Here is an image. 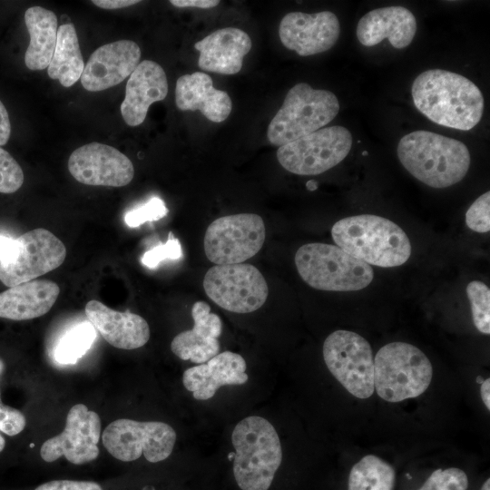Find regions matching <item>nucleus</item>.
<instances>
[{"instance_id": "19", "label": "nucleus", "mask_w": 490, "mask_h": 490, "mask_svg": "<svg viewBox=\"0 0 490 490\" xmlns=\"http://www.w3.org/2000/svg\"><path fill=\"white\" fill-rule=\"evenodd\" d=\"M167 93L168 82L163 68L151 60L140 62L129 76L120 107L126 124L132 127L142 124L150 105L164 100Z\"/></svg>"}, {"instance_id": "31", "label": "nucleus", "mask_w": 490, "mask_h": 490, "mask_svg": "<svg viewBox=\"0 0 490 490\" xmlns=\"http://www.w3.org/2000/svg\"><path fill=\"white\" fill-rule=\"evenodd\" d=\"M466 474L456 467L436 469L418 490H466Z\"/></svg>"}, {"instance_id": "39", "label": "nucleus", "mask_w": 490, "mask_h": 490, "mask_svg": "<svg viewBox=\"0 0 490 490\" xmlns=\"http://www.w3.org/2000/svg\"><path fill=\"white\" fill-rule=\"evenodd\" d=\"M16 240L0 235V263L9 260L15 253Z\"/></svg>"}, {"instance_id": "32", "label": "nucleus", "mask_w": 490, "mask_h": 490, "mask_svg": "<svg viewBox=\"0 0 490 490\" xmlns=\"http://www.w3.org/2000/svg\"><path fill=\"white\" fill-rule=\"evenodd\" d=\"M24 172L15 158L0 147V192L14 193L24 183Z\"/></svg>"}, {"instance_id": "40", "label": "nucleus", "mask_w": 490, "mask_h": 490, "mask_svg": "<svg viewBox=\"0 0 490 490\" xmlns=\"http://www.w3.org/2000/svg\"><path fill=\"white\" fill-rule=\"evenodd\" d=\"M170 3L176 7H197L209 9L220 4L218 0H171Z\"/></svg>"}, {"instance_id": "43", "label": "nucleus", "mask_w": 490, "mask_h": 490, "mask_svg": "<svg viewBox=\"0 0 490 490\" xmlns=\"http://www.w3.org/2000/svg\"><path fill=\"white\" fill-rule=\"evenodd\" d=\"M306 187L309 191H315L318 188V182L310 180L306 183Z\"/></svg>"}, {"instance_id": "23", "label": "nucleus", "mask_w": 490, "mask_h": 490, "mask_svg": "<svg viewBox=\"0 0 490 490\" xmlns=\"http://www.w3.org/2000/svg\"><path fill=\"white\" fill-rule=\"evenodd\" d=\"M251 46L249 34L236 27L216 30L194 44L200 52L201 69L228 75L240 71L243 58Z\"/></svg>"}, {"instance_id": "44", "label": "nucleus", "mask_w": 490, "mask_h": 490, "mask_svg": "<svg viewBox=\"0 0 490 490\" xmlns=\"http://www.w3.org/2000/svg\"><path fill=\"white\" fill-rule=\"evenodd\" d=\"M480 490H490V479H487L482 485Z\"/></svg>"}, {"instance_id": "2", "label": "nucleus", "mask_w": 490, "mask_h": 490, "mask_svg": "<svg viewBox=\"0 0 490 490\" xmlns=\"http://www.w3.org/2000/svg\"><path fill=\"white\" fill-rule=\"evenodd\" d=\"M397 156L405 169L432 188H446L465 178L471 157L462 142L428 131L403 136Z\"/></svg>"}, {"instance_id": "28", "label": "nucleus", "mask_w": 490, "mask_h": 490, "mask_svg": "<svg viewBox=\"0 0 490 490\" xmlns=\"http://www.w3.org/2000/svg\"><path fill=\"white\" fill-rule=\"evenodd\" d=\"M395 470L374 455H368L350 470L348 490H393Z\"/></svg>"}, {"instance_id": "4", "label": "nucleus", "mask_w": 490, "mask_h": 490, "mask_svg": "<svg viewBox=\"0 0 490 490\" xmlns=\"http://www.w3.org/2000/svg\"><path fill=\"white\" fill-rule=\"evenodd\" d=\"M233 475L240 490H269L282 462V447L274 426L260 416H249L231 432Z\"/></svg>"}, {"instance_id": "33", "label": "nucleus", "mask_w": 490, "mask_h": 490, "mask_svg": "<svg viewBox=\"0 0 490 490\" xmlns=\"http://www.w3.org/2000/svg\"><path fill=\"white\" fill-rule=\"evenodd\" d=\"M168 213V209L164 201L153 197L146 203L139 206L125 215V223L131 228H136L146 221H154L162 219Z\"/></svg>"}, {"instance_id": "24", "label": "nucleus", "mask_w": 490, "mask_h": 490, "mask_svg": "<svg viewBox=\"0 0 490 490\" xmlns=\"http://www.w3.org/2000/svg\"><path fill=\"white\" fill-rule=\"evenodd\" d=\"M175 103L180 110H198L213 122L226 120L232 109L230 95L214 88L211 76L201 72L184 74L178 78Z\"/></svg>"}, {"instance_id": "16", "label": "nucleus", "mask_w": 490, "mask_h": 490, "mask_svg": "<svg viewBox=\"0 0 490 490\" xmlns=\"http://www.w3.org/2000/svg\"><path fill=\"white\" fill-rule=\"evenodd\" d=\"M340 34L337 15L330 11L315 14L290 12L280 21L279 35L283 45L300 56L329 50Z\"/></svg>"}, {"instance_id": "26", "label": "nucleus", "mask_w": 490, "mask_h": 490, "mask_svg": "<svg viewBox=\"0 0 490 490\" xmlns=\"http://www.w3.org/2000/svg\"><path fill=\"white\" fill-rule=\"evenodd\" d=\"M24 22L30 35L24 64L30 70H44L54 52L58 30L56 15L44 7L32 6L24 13Z\"/></svg>"}, {"instance_id": "6", "label": "nucleus", "mask_w": 490, "mask_h": 490, "mask_svg": "<svg viewBox=\"0 0 490 490\" xmlns=\"http://www.w3.org/2000/svg\"><path fill=\"white\" fill-rule=\"evenodd\" d=\"M432 377L428 358L409 343H388L374 358V389L388 402L420 396L429 387Z\"/></svg>"}, {"instance_id": "22", "label": "nucleus", "mask_w": 490, "mask_h": 490, "mask_svg": "<svg viewBox=\"0 0 490 490\" xmlns=\"http://www.w3.org/2000/svg\"><path fill=\"white\" fill-rule=\"evenodd\" d=\"M416 32V17L406 7L395 5L374 9L358 23L356 34L364 46H374L387 38L394 48L408 46Z\"/></svg>"}, {"instance_id": "30", "label": "nucleus", "mask_w": 490, "mask_h": 490, "mask_svg": "<svg viewBox=\"0 0 490 490\" xmlns=\"http://www.w3.org/2000/svg\"><path fill=\"white\" fill-rule=\"evenodd\" d=\"M473 322L483 334H490V289L482 281L473 280L466 287Z\"/></svg>"}, {"instance_id": "9", "label": "nucleus", "mask_w": 490, "mask_h": 490, "mask_svg": "<svg viewBox=\"0 0 490 490\" xmlns=\"http://www.w3.org/2000/svg\"><path fill=\"white\" fill-rule=\"evenodd\" d=\"M323 358L332 376L358 398L374 392V358L363 337L348 330H336L323 344Z\"/></svg>"}, {"instance_id": "20", "label": "nucleus", "mask_w": 490, "mask_h": 490, "mask_svg": "<svg viewBox=\"0 0 490 490\" xmlns=\"http://www.w3.org/2000/svg\"><path fill=\"white\" fill-rule=\"evenodd\" d=\"M193 327L176 335L172 343V353L181 360L202 364L220 353L219 337L222 331L220 318L211 312L205 301H197L191 309Z\"/></svg>"}, {"instance_id": "25", "label": "nucleus", "mask_w": 490, "mask_h": 490, "mask_svg": "<svg viewBox=\"0 0 490 490\" xmlns=\"http://www.w3.org/2000/svg\"><path fill=\"white\" fill-rule=\"evenodd\" d=\"M60 293L59 286L49 279H34L0 293V318L28 320L46 314Z\"/></svg>"}, {"instance_id": "14", "label": "nucleus", "mask_w": 490, "mask_h": 490, "mask_svg": "<svg viewBox=\"0 0 490 490\" xmlns=\"http://www.w3.org/2000/svg\"><path fill=\"white\" fill-rule=\"evenodd\" d=\"M101 436V419L83 404L71 407L64 431L41 446L40 456L45 462L64 456L70 463L83 465L97 458Z\"/></svg>"}, {"instance_id": "21", "label": "nucleus", "mask_w": 490, "mask_h": 490, "mask_svg": "<svg viewBox=\"0 0 490 490\" xmlns=\"http://www.w3.org/2000/svg\"><path fill=\"white\" fill-rule=\"evenodd\" d=\"M84 312L90 323L114 348H139L150 338L149 325L140 315L112 309L94 299L87 302Z\"/></svg>"}, {"instance_id": "13", "label": "nucleus", "mask_w": 490, "mask_h": 490, "mask_svg": "<svg viewBox=\"0 0 490 490\" xmlns=\"http://www.w3.org/2000/svg\"><path fill=\"white\" fill-rule=\"evenodd\" d=\"M15 240V255L0 263V280L9 288L57 269L66 257L64 244L46 229L29 230Z\"/></svg>"}, {"instance_id": "3", "label": "nucleus", "mask_w": 490, "mask_h": 490, "mask_svg": "<svg viewBox=\"0 0 490 490\" xmlns=\"http://www.w3.org/2000/svg\"><path fill=\"white\" fill-rule=\"evenodd\" d=\"M331 235L338 247L369 265L400 266L412 251L406 232L395 222L377 215L339 220L333 225Z\"/></svg>"}, {"instance_id": "12", "label": "nucleus", "mask_w": 490, "mask_h": 490, "mask_svg": "<svg viewBox=\"0 0 490 490\" xmlns=\"http://www.w3.org/2000/svg\"><path fill=\"white\" fill-rule=\"evenodd\" d=\"M202 284L214 303L235 313L259 309L269 294L263 275L255 266L247 263L213 266L206 272Z\"/></svg>"}, {"instance_id": "41", "label": "nucleus", "mask_w": 490, "mask_h": 490, "mask_svg": "<svg viewBox=\"0 0 490 490\" xmlns=\"http://www.w3.org/2000/svg\"><path fill=\"white\" fill-rule=\"evenodd\" d=\"M140 1L136 0H93L92 3L103 9H119L133 5Z\"/></svg>"}, {"instance_id": "8", "label": "nucleus", "mask_w": 490, "mask_h": 490, "mask_svg": "<svg viewBox=\"0 0 490 490\" xmlns=\"http://www.w3.org/2000/svg\"><path fill=\"white\" fill-rule=\"evenodd\" d=\"M176 437L173 427L164 422L125 418L110 423L102 436L104 447L114 458L131 462L143 455L151 463L168 458Z\"/></svg>"}, {"instance_id": "10", "label": "nucleus", "mask_w": 490, "mask_h": 490, "mask_svg": "<svg viewBox=\"0 0 490 490\" xmlns=\"http://www.w3.org/2000/svg\"><path fill=\"white\" fill-rule=\"evenodd\" d=\"M352 146V135L343 126L319 129L280 146L279 164L298 175H318L341 162Z\"/></svg>"}, {"instance_id": "1", "label": "nucleus", "mask_w": 490, "mask_h": 490, "mask_svg": "<svg viewBox=\"0 0 490 490\" xmlns=\"http://www.w3.org/2000/svg\"><path fill=\"white\" fill-rule=\"evenodd\" d=\"M416 108L436 124L468 131L481 120L485 100L480 89L466 77L442 69L421 73L413 82Z\"/></svg>"}, {"instance_id": "36", "label": "nucleus", "mask_w": 490, "mask_h": 490, "mask_svg": "<svg viewBox=\"0 0 490 490\" xmlns=\"http://www.w3.org/2000/svg\"><path fill=\"white\" fill-rule=\"evenodd\" d=\"M1 394V393H0ZM26 425L24 415L11 407L3 405L0 401V431L7 436L21 433Z\"/></svg>"}, {"instance_id": "7", "label": "nucleus", "mask_w": 490, "mask_h": 490, "mask_svg": "<svg viewBox=\"0 0 490 490\" xmlns=\"http://www.w3.org/2000/svg\"><path fill=\"white\" fill-rule=\"evenodd\" d=\"M338 111L339 103L332 92L313 89L306 83H297L289 90L270 121L268 139L280 147L326 126Z\"/></svg>"}, {"instance_id": "38", "label": "nucleus", "mask_w": 490, "mask_h": 490, "mask_svg": "<svg viewBox=\"0 0 490 490\" xmlns=\"http://www.w3.org/2000/svg\"><path fill=\"white\" fill-rule=\"evenodd\" d=\"M11 134L9 115L4 103L0 101V146L6 144Z\"/></svg>"}, {"instance_id": "47", "label": "nucleus", "mask_w": 490, "mask_h": 490, "mask_svg": "<svg viewBox=\"0 0 490 490\" xmlns=\"http://www.w3.org/2000/svg\"><path fill=\"white\" fill-rule=\"evenodd\" d=\"M362 154H363V155H368V152H367V151H364V152H362Z\"/></svg>"}, {"instance_id": "34", "label": "nucleus", "mask_w": 490, "mask_h": 490, "mask_svg": "<svg viewBox=\"0 0 490 490\" xmlns=\"http://www.w3.org/2000/svg\"><path fill=\"white\" fill-rule=\"evenodd\" d=\"M182 256V250L178 239L169 232V238L165 243H160L147 250L142 257V263L150 268H156L165 260H178Z\"/></svg>"}, {"instance_id": "17", "label": "nucleus", "mask_w": 490, "mask_h": 490, "mask_svg": "<svg viewBox=\"0 0 490 490\" xmlns=\"http://www.w3.org/2000/svg\"><path fill=\"white\" fill-rule=\"evenodd\" d=\"M141 49L131 40H119L97 48L89 57L81 76L84 89L103 91L122 83L140 64Z\"/></svg>"}, {"instance_id": "27", "label": "nucleus", "mask_w": 490, "mask_h": 490, "mask_svg": "<svg viewBox=\"0 0 490 490\" xmlns=\"http://www.w3.org/2000/svg\"><path fill=\"white\" fill-rule=\"evenodd\" d=\"M84 63L75 27L64 24L57 30L54 52L47 67L51 79H57L64 87L74 84L82 76Z\"/></svg>"}, {"instance_id": "37", "label": "nucleus", "mask_w": 490, "mask_h": 490, "mask_svg": "<svg viewBox=\"0 0 490 490\" xmlns=\"http://www.w3.org/2000/svg\"><path fill=\"white\" fill-rule=\"evenodd\" d=\"M34 490H103L92 481L53 480L38 485Z\"/></svg>"}, {"instance_id": "18", "label": "nucleus", "mask_w": 490, "mask_h": 490, "mask_svg": "<svg viewBox=\"0 0 490 490\" xmlns=\"http://www.w3.org/2000/svg\"><path fill=\"white\" fill-rule=\"evenodd\" d=\"M244 358L232 351L218 353L205 363L187 368L182 384L194 399L208 400L224 386H241L249 380Z\"/></svg>"}, {"instance_id": "5", "label": "nucleus", "mask_w": 490, "mask_h": 490, "mask_svg": "<svg viewBox=\"0 0 490 490\" xmlns=\"http://www.w3.org/2000/svg\"><path fill=\"white\" fill-rule=\"evenodd\" d=\"M295 264L301 279L320 290H359L368 287L374 276L369 264L326 243L302 245L296 251Z\"/></svg>"}, {"instance_id": "45", "label": "nucleus", "mask_w": 490, "mask_h": 490, "mask_svg": "<svg viewBox=\"0 0 490 490\" xmlns=\"http://www.w3.org/2000/svg\"><path fill=\"white\" fill-rule=\"evenodd\" d=\"M5 441L4 436L0 434V452H2L5 448Z\"/></svg>"}, {"instance_id": "15", "label": "nucleus", "mask_w": 490, "mask_h": 490, "mask_svg": "<svg viewBox=\"0 0 490 490\" xmlns=\"http://www.w3.org/2000/svg\"><path fill=\"white\" fill-rule=\"evenodd\" d=\"M68 170L77 181L92 186L122 187L129 184L134 175L132 162L125 154L95 142L71 153Z\"/></svg>"}, {"instance_id": "11", "label": "nucleus", "mask_w": 490, "mask_h": 490, "mask_svg": "<svg viewBox=\"0 0 490 490\" xmlns=\"http://www.w3.org/2000/svg\"><path fill=\"white\" fill-rule=\"evenodd\" d=\"M266 228L255 213L220 217L206 230L203 247L206 257L216 265L242 263L262 248Z\"/></svg>"}, {"instance_id": "42", "label": "nucleus", "mask_w": 490, "mask_h": 490, "mask_svg": "<svg viewBox=\"0 0 490 490\" xmlns=\"http://www.w3.org/2000/svg\"><path fill=\"white\" fill-rule=\"evenodd\" d=\"M480 394L485 406L490 410V378L482 381Z\"/></svg>"}, {"instance_id": "46", "label": "nucleus", "mask_w": 490, "mask_h": 490, "mask_svg": "<svg viewBox=\"0 0 490 490\" xmlns=\"http://www.w3.org/2000/svg\"><path fill=\"white\" fill-rule=\"evenodd\" d=\"M4 368H5V363H4V361L0 358V374L4 371Z\"/></svg>"}, {"instance_id": "35", "label": "nucleus", "mask_w": 490, "mask_h": 490, "mask_svg": "<svg viewBox=\"0 0 490 490\" xmlns=\"http://www.w3.org/2000/svg\"><path fill=\"white\" fill-rule=\"evenodd\" d=\"M490 192L486 191L478 197L466 213L467 227L476 232L490 230Z\"/></svg>"}, {"instance_id": "29", "label": "nucleus", "mask_w": 490, "mask_h": 490, "mask_svg": "<svg viewBox=\"0 0 490 490\" xmlns=\"http://www.w3.org/2000/svg\"><path fill=\"white\" fill-rule=\"evenodd\" d=\"M96 338L94 327L82 322L68 330L54 350V358L61 364H74L91 348Z\"/></svg>"}]
</instances>
